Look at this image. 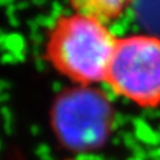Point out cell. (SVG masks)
Segmentation results:
<instances>
[{
	"label": "cell",
	"instance_id": "3",
	"mask_svg": "<svg viewBox=\"0 0 160 160\" xmlns=\"http://www.w3.org/2000/svg\"><path fill=\"white\" fill-rule=\"evenodd\" d=\"M106 83L116 96L144 109L160 107V39L132 35L118 39Z\"/></svg>",
	"mask_w": 160,
	"mask_h": 160
},
{
	"label": "cell",
	"instance_id": "2",
	"mask_svg": "<svg viewBox=\"0 0 160 160\" xmlns=\"http://www.w3.org/2000/svg\"><path fill=\"white\" fill-rule=\"evenodd\" d=\"M51 128L56 142L75 156L102 149L112 136L116 112L106 93L92 86H73L55 98Z\"/></svg>",
	"mask_w": 160,
	"mask_h": 160
},
{
	"label": "cell",
	"instance_id": "4",
	"mask_svg": "<svg viewBox=\"0 0 160 160\" xmlns=\"http://www.w3.org/2000/svg\"><path fill=\"white\" fill-rule=\"evenodd\" d=\"M69 2L78 13L107 23L122 16L132 0H69Z\"/></svg>",
	"mask_w": 160,
	"mask_h": 160
},
{
	"label": "cell",
	"instance_id": "5",
	"mask_svg": "<svg viewBox=\"0 0 160 160\" xmlns=\"http://www.w3.org/2000/svg\"><path fill=\"white\" fill-rule=\"evenodd\" d=\"M63 160H93V159H91L89 156H75V155H72L71 158H67Z\"/></svg>",
	"mask_w": 160,
	"mask_h": 160
},
{
	"label": "cell",
	"instance_id": "1",
	"mask_svg": "<svg viewBox=\"0 0 160 160\" xmlns=\"http://www.w3.org/2000/svg\"><path fill=\"white\" fill-rule=\"evenodd\" d=\"M118 39L106 23L75 12L60 16L48 33L49 64L76 86L106 82Z\"/></svg>",
	"mask_w": 160,
	"mask_h": 160
}]
</instances>
